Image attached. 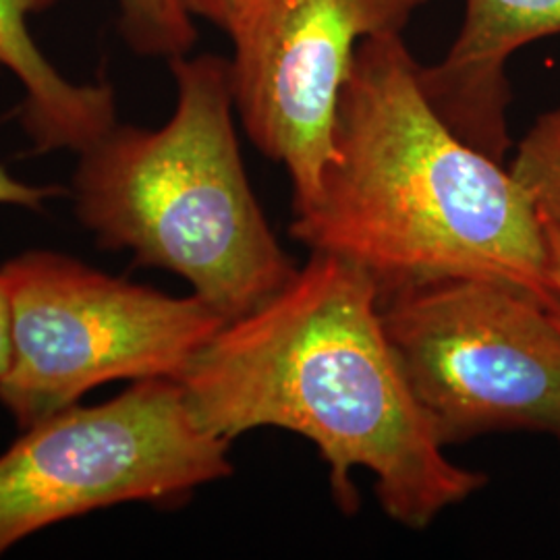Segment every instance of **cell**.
I'll return each mask as SVG.
<instances>
[{
	"label": "cell",
	"instance_id": "obj_1",
	"mask_svg": "<svg viewBox=\"0 0 560 560\" xmlns=\"http://www.w3.org/2000/svg\"><path fill=\"white\" fill-rule=\"evenodd\" d=\"M177 381L219 439L282 428L314 442L347 515L360 509L355 469L376 476L382 511L411 529L488 483L446 459L384 332L376 284L339 256L312 252L272 300L226 322Z\"/></svg>",
	"mask_w": 560,
	"mask_h": 560
},
{
	"label": "cell",
	"instance_id": "obj_2",
	"mask_svg": "<svg viewBox=\"0 0 560 560\" xmlns=\"http://www.w3.org/2000/svg\"><path fill=\"white\" fill-rule=\"evenodd\" d=\"M418 69L402 34L361 42L335 156L291 237L358 266L381 301L442 280H488L557 316L536 203L511 168L439 117Z\"/></svg>",
	"mask_w": 560,
	"mask_h": 560
},
{
	"label": "cell",
	"instance_id": "obj_3",
	"mask_svg": "<svg viewBox=\"0 0 560 560\" xmlns=\"http://www.w3.org/2000/svg\"><path fill=\"white\" fill-rule=\"evenodd\" d=\"M177 106L161 129L115 125L80 154L69 196L102 249L187 280L237 320L298 275L261 212L235 129L229 59L168 60Z\"/></svg>",
	"mask_w": 560,
	"mask_h": 560
},
{
	"label": "cell",
	"instance_id": "obj_4",
	"mask_svg": "<svg viewBox=\"0 0 560 560\" xmlns=\"http://www.w3.org/2000/svg\"><path fill=\"white\" fill-rule=\"evenodd\" d=\"M9 303V365L0 402L20 428L115 381L179 378L226 320L200 298H171L57 252L0 266Z\"/></svg>",
	"mask_w": 560,
	"mask_h": 560
},
{
	"label": "cell",
	"instance_id": "obj_5",
	"mask_svg": "<svg viewBox=\"0 0 560 560\" xmlns=\"http://www.w3.org/2000/svg\"><path fill=\"white\" fill-rule=\"evenodd\" d=\"M231 442L203 430L175 378L71 405L0 455V557L44 527L127 502L183 504L229 478Z\"/></svg>",
	"mask_w": 560,
	"mask_h": 560
},
{
	"label": "cell",
	"instance_id": "obj_6",
	"mask_svg": "<svg viewBox=\"0 0 560 560\" xmlns=\"http://www.w3.org/2000/svg\"><path fill=\"white\" fill-rule=\"evenodd\" d=\"M381 316L442 446L513 430L560 441V328L536 301L442 280L381 301Z\"/></svg>",
	"mask_w": 560,
	"mask_h": 560
},
{
	"label": "cell",
	"instance_id": "obj_7",
	"mask_svg": "<svg viewBox=\"0 0 560 560\" xmlns=\"http://www.w3.org/2000/svg\"><path fill=\"white\" fill-rule=\"evenodd\" d=\"M432 0H240L226 34L235 113L247 138L293 183L295 214L314 206L335 156L340 96L358 48L402 34Z\"/></svg>",
	"mask_w": 560,
	"mask_h": 560
},
{
	"label": "cell",
	"instance_id": "obj_8",
	"mask_svg": "<svg viewBox=\"0 0 560 560\" xmlns=\"http://www.w3.org/2000/svg\"><path fill=\"white\" fill-rule=\"evenodd\" d=\"M560 0H465L459 34L420 83L432 108L460 140L494 161L513 148L509 59L532 42L559 36Z\"/></svg>",
	"mask_w": 560,
	"mask_h": 560
},
{
	"label": "cell",
	"instance_id": "obj_9",
	"mask_svg": "<svg viewBox=\"0 0 560 560\" xmlns=\"http://www.w3.org/2000/svg\"><path fill=\"white\" fill-rule=\"evenodd\" d=\"M57 0H0V67H7L23 85L21 127L34 152L69 150L83 154L102 140L117 120L113 85L73 83L42 55L27 20Z\"/></svg>",
	"mask_w": 560,
	"mask_h": 560
},
{
	"label": "cell",
	"instance_id": "obj_10",
	"mask_svg": "<svg viewBox=\"0 0 560 560\" xmlns=\"http://www.w3.org/2000/svg\"><path fill=\"white\" fill-rule=\"evenodd\" d=\"M119 30L131 52L179 59L194 50L198 27L183 0H117Z\"/></svg>",
	"mask_w": 560,
	"mask_h": 560
},
{
	"label": "cell",
	"instance_id": "obj_11",
	"mask_svg": "<svg viewBox=\"0 0 560 560\" xmlns=\"http://www.w3.org/2000/svg\"><path fill=\"white\" fill-rule=\"evenodd\" d=\"M527 189L544 222H560V106L540 115L509 166Z\"/></svg>",
	"mask_w": 560,
	"mask_h": 560
},
{
	"label": "cell",
	"instance_id": "obj_12",
	"mask_svg": "<svg viewBox=\"0 0 560 560\" xmlns=\"http://www.w3.org/2000/svg\"><path fill=\"white\" fill-rule=\"evenodd\" d=\"M62 194L69 196L67 189L59 185H30L11 177L0 166V206H18L27 210H42L46 201L59 198Z\"/></svg>",
	"mask_w": 560,
	"mask_h": 560
},
{
	"label": "cell",
	"instance_id": "obj_13",
	"mask_svg": "<svg viewBox=\"0 0 560 560\" xmlns=\"http://www.w3.org/2000/svg\"><path fill=\"white\" fill-rule=\"evenodd\" d=\"M240 0H183L194 18L210 21L212 25L226 30L231 15Z\"/></svg>",
	"mask_w": 560,
	"mask_h": 560
},
{
	"label": "cell",
	"instance_id": "obj_14",
	"mask_svg": "<svg viewBox=\"0 0 560 560\" xmlns=\"http://www.w3.org/2000/svg\"><path fill=\"white\" fill-rule=\"evenodd\" d=\"M546 224V243H548V261H550V280L559 300V314L552 316L560 328V222H544Z\"/></svg>",
	"mask_w": 560,
	"mask_h": 560
},
{
	"label": "cell",
	"instance_id": "obj_15",
	"mask_svg": "<svg viewBox=\"0 0 560 560\" xmlns=\"http://www.w3.org/2000/svg\"><path fill=\"white\" fill-rule=\"evenodd\" d=\"M9 303H7V293H4V284L0 279V381L7 372L9 365Z\"/></svg>",
	"mask_w": 560,
	"mask_h": 560
}]
</instances>
